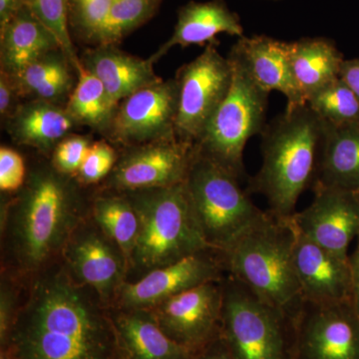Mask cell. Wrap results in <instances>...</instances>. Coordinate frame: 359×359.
<instances>
[{
    "mask_svg": "<svg viewBox=\"0 0 359 359\" xmlns=\"http://www.w3.org/2000/svg\"><path fill=\"white\" fill-rule=\"evenodd\" d=\"M193 359H235L229 351L223 339L221 337L209 346H205L203 351L196 354Z\"/></svg>",
    "mask_w": 359,
    "mask_h": 359,
    "instance_id": "obj_39",
    "label": "cell"
},
{
    "mask_svg": "<svg viewBox=\"0 0 359 359\" xmlns=\"http://www.w3.org/2000/svg\"><path fill=\"white\" fill-rule=\"evenodd\" d=\"M73 71L62 50L45 54L14 76L21 97L57 104L67 102L74 88Z\"/></svg>",
    "mask_w": 359,
    "mask_h": 359,
    "instance_id": "obj_26",
    "label": "cell"
},
{
    "mask_svg": "<svg viewBox=\"0 0 359 359\" xmlns=\"http://www.w3.org/2000/svg\"><path fill=\"white\" fill-rule=\"evenodd\" d=\"M0 359H118L110 309L61 259L25 282Z\"/></svg>",
    "mask_w": 359,
    "mask_h": 359,
    "instance_id": "obj_1",
    "label": "cell"
},
{
    "mask_svg": "<svg viewBox=\"0 0 359 359\" xmlns=\"http://www.w3.org/2000/svg\"><path fill=\"white\" fill-rule=\"evenodd\" d=\"M289 55L295 85L306 103L320 90L339 79L346 60L334 42L325 37L289 42Z\"/></svg>",
    "mask_w": 359,
    "mask_h": 359,
    "instance_id": "obj_25",
    "label": "cell"
},
{
    "mask_svg": "<svg viewBox=\"0 0 359 359\" xmlns=\"http://www.w3.org/2000/svg\"><path fill=\"white\" fill-rule=\"evenodd\" d=\"M20 94L14 78L8 73L0 72V115L4 120L8 119L20 104L18 103Z\"/></svg>",
    "mask_w": 359,
    "mask_h": 359,
    "instance_id": "obj_37",
    "label": "cell"
},
{
    "mask_svg": "<svg viewBox=\"0 0 359 359\" xmlns=\"http://www.w3.org/2000/svg\"><path fill=\"white\" fill-rule=\"evenodd\" d=\"M117 152L106 141H98L90 146L88 153L75 179L81 186L100 183L109 176L118 161Z\"/></svg>",
    "mask_w": 359,
    "mask_h": 359,
    "instance_id": "obj_33",
    "label": "cell"
},
{
    "mask_svg": "<svg viewBox=\"0 0 359 359\" xmlns=\"http://www.w3.org/2000/svg\"><path fill=\"white\" fill-rule=\"evenodd\" d=\"M356 240H358V244L353 256H349V263H351V278H353V302L354 308L359 314V235Z\"/></svg>",
    "mask_w": 359,
    "mask_h": 359,
    "instance_id": "obj_40",
    "label": "cell"
},
{
    "mask_svg": "<svg viewBox=\"0 0 359 359\" xmlns=\"http://www.w3.org/2000/svg\"><path fill=\"white\" fill-rule=\"evenodd\" d=\"M195 153V144L178 138L127 147L103 188L127 193L185 183Z\"/></svg>",
    "mask_w": 359,
    "mask_h": 359,
    "instance_id": "obj_11",
    "label": "cell"
},
{
    "mask_svg": "<svg viewBox=\"0 0 359 359\" xmlns=\"http://www.w3.org/2000/svg\"><path fill=\"white\" fill-rule=\"evenodd\" d=\"M80 60L85 69L100 80L115 106L135 92L162 80L156 74L150 58L131 55L116 45H97Z\"/></svg>",
    "mask_w": 359,
    "mask_h": 359,
    "instance_id": "obj_20",
    "label": "cell"
},
{
    "mask_svg": "<svg viewBox=\"0 0 359 359\" xmlns=\"http://www.w3.org/2000/svg\"><path fill=\"white\" fill-rule=\"evenodd\" d=\"M91 144L86 137L78 135L65 137L52 152V166L60 173L75 177Z\"/></svg>",
    "mask_w": 359,
    "mask_h": 359,
    "instance_id": "obj_35",
    "label": "cell"
},
{
    "mask_svg": "<svg viewBox=\"0 0 359 359\" xmlns=\"http://www.w3.org/2000/svg\"><path fill=\"white\" fill-rule=\"evenodd\" d=\"M295 238L292 218H278L264 211L222 252L228 275L294 320L304 304L294 264Z\"/></svg>",
    "mask_w": 359,
    "mask_h": 359,
    "instance_id": "obj_4",
    "label": "cell"
},
{
    "mask_svg": "<svg viewBox=\"0 0 359 359\" xmlns=\"http://www.w3.org/2000/svg\"><path fill=\"white\" fill-rule=\"evenodd\" d=\"M294 264L304 302L332 304L353 301L349 259L337 256L297 230Z\"/></svg>",
    "mask_w": 359,
    "mask_h": 359,
    "instance_id": "obj_17",
    "label": "cell"
},
{
    "mask_svg": "<svg viewBox=\"0 0 359 359\" xmlns=\"http://www.w3.org/2000/svg\"><path fill=\"white\" fill-rule=\"evenodd\" d=\"M25 6L26 0H0V28H4Z\"/></svg>",
    "mask_w": 359,
    "mask_h": 359,
    "instance_id": "obj_41",
    "label": "cell"
},
{
    "mask_svg": "<svg viewBox=\"0 0 359 359\" xmlns=\"http://www.w3.org/2000/svg\"><path fill=\"white\" fill-rule=\"evenodd\" d=\"M26 6L56 37L61 50L77 73L82 65L71 37L69 0H26Z\"/></svg>",
    "mask_w": 359,
    "mask_h": 359,
    "instance_id": "obj_31",
    "label": "cell"
},
{
    "mask_svg": "<svg viewBox=\"0 0 359 359\" xmlns=\"http://www.w3.org/2000/svg\"><path fill=\"white\" fill-rule=\"evenodd\" d=\"M175 79L178 87L177 138L196 144L230 90L233 66L212 42L197 58L182 66Z\"/></svg>",
    "mask_w": 359,
    "mask_h": 359,
    "instance_id": "obj_9",
    "label": "cell"
},
{
    "mask_svg": "<svg viewBox=\"0 0 359 359\" xmlns=\"http://www.w3.org/2000/svg\"><path fill=\"white\" fill-rule=\"evenodd\" d=\"M26 167L25 160L13 149L0 148V190L2 193L18 192L25 185Z\"/></svg>",
    "mask_w": 359,
    "mask_h": 359,
    "instance_id": "obj_36",
    "label": "cell"
},
{
    "mask_svg": "<svg viewBox=\"0 0 359 359\" xmlns=\"http://www.w3.org/2000/svg\"><path fill=\"white\" fill-rule=\"evenodd\" d=\"M229 56L244 68L259 88L269 94L278 91L285 96L287 107L306 104L292 76L289 42L266 35L242 36L233 45Z\"/></svg>",
    "mask_w": 359,
    "mask_h": 359,
    "instance_id": "obj_18",
    "label": "cell"
},
{
    "mask_svg": "<svg viewBox=\"0 0 359 359\" xmlns=\"http://www.w3.org/2000/svg\"><path fill=\"white\" fill-rule=\"evenodd\" d=\"M228 57L233 66L230 90L195 147L199 154L242 180L245 177V145L255 135L263 133L269 94L250 79L235 59Z\"/></svg>",
    "mask_w": 359,
    "mask_h": 359,
    "instance_id": "obj_8",
    "label": "cell"
},
{
    "mask_svg": "<svg viewBox=\"0 0 359 359\" xmlns=\"http://www.w3.org/2000/svg\"><path fill=\"white\" fill-rule=\"evenodd\" d=\"M6 130L18 145L48 153L72 131L76 122L65 106L32 99L6 120Z\"/></svg>",
    "mask_w": 359,
    "mask_h": 359,
    "instance_id": "obj_22",
    "label": "cell"
},
{
    "mask_svg": "<svg viewBox=\"0 0 359 359\" xmlns=\"http://www.w3.org/2000/svg\"><path fill=\"white\" fill-rule=\"evenodd\" d=\"M176 79L142 88L119 103L109 129L111 140L125 147L177 138Z\"/></svg>",
    "mask_w": 359,
    "mask_h": 359,
    "instance_id": "obj_13",
    "label": "cell"
},
{
    "mask_svg": "<svg viewBox=\"0 0 359 359\" xmlns=\"http://www.w3.org/2000/svg\"><path fill=\"white\" fill-rule=\"evenodd\" d=\"M223 280L209 282L149 309L170 337L194 353L221 337Z\"/></svg>",
    "mask_w": 359,
    "mask_h": 359,
    "instance_id": "obj_15",
    "label": "cell"
},
{
    "mask_svg": "<svg viewBox=\"0 0 359 359\" xmlns=\"http://www.w3.org/2000/svg\"><path fill=\"white\" fill-rule=\"evenodd\" d=\"M1 71L14 77L33 61L59 50L57 39L32 13L23 6L0 28Z\"/></svg>",
    "mask_w": 359,
    "mask_h": 359,
    "instance_id": "obj_23",
    "label": "cell"
},
{
    "mask_svg": "<svg viewBox=\"0 0 359 359\" xmlns=\"http://www.w3.org/2000/svg\"><path fill=\"white\" fill-rule=\"evenodd\" d=\"M114 0H69L70 30L94 42L107 20Z\"/></svg>",
    "mask_w": 359,
    "mask_h": 359,
    "instance_id": "obj_32",
    "label": "cell"
},
{
    "mask_svg": "<svg viewBox=\"0 0 359 359\" xmlns=\"http://www.w3.org/2000/svg\"><path fill=\"white\" fill-rule=\"evenodd\" d=\"M163 0H114L94 43L116 45L157 13Z\"/></svg>",
    "mask_w": 359,
    "mask_h": 359,
    "instance_id": "obj_29",
    "label": "cell"
},
{
    "mask_svg": "<svg viewBox=\"0 0 359 359\" xmlns=\"http://www.w3.org/2000/svg\"><path fill=\"white\" fill-rule=\"evenodd\" d=\"M294 327L295 359H359V314L353 301L304 302Z\"/></svg>",
    "mask_w": 359,
    "mask_h": 359,
    "instance_id": "obj_12",
    "label": "cell"
},
{
    "mask_svg": "<svg viewBox=\"0 0 359 359\" xmlns=\"http://www.w3.org/2000/svg\"><path fill=\"white\" fill-rule=\"evenodd\" d=\"M110 313L118 359H193L197 354L170 339L149 309H110Z\"/></svg>",
    "mask_w": 359,
    "mask_h": 359,
    "instance_id": "obj_19",
    "label": "cell"
},
{
    "mask_svg": "<svg viewBox=\"0 0 359 359\" xmlns=\"http://www.w3.org/2000/svg\"><path fill=\"white\" fill-rule=\"evenodd\" d=\"M311 204L297 212L292 223L304 237L349 259L351 243L359 235V195L334 188H316Z\"/></svg>",
    "mask_w": 359,
    "mask_h": 359,
    "instance_id": "obj_16",
    "label": "cell"
},
{
    "mask_svg": "<svg viewBox=\"0 0 359 359\" xmlns=\"http://www.w3.org/2000/svg\"><path fill=\"white\" fill-rule=\"evenodd\" d=\"M228 275L221 250L209 249L153 269L132 282H125L116 295V309H150L158 304L209 282H218Z\"/></svg>",
    "mask_w": 359,
    "mask_h": 359,
    "instance_id": "obj_14",
    "label": "cell"
},
{
    "mask_svg": "<svg viewBox=\"0 0 359 359\" xmlns=\"http://www.w3.org/2000/svg\"><path fill=\"white\" fill-rule=\"evenodd\" d=\"M89 214L75 177L60 173L51 162L33 167L22 188L1 207L4 269L25 282L59 261Z\"/></svg>",
    "mask_w": 359,
    "mask_h": 359,
    "instance_id": "obj_2",
    "label": "cell"
},
{
    "mask_svg": "<svg viewBox=\"0 0 359 359\" xmlns=\"http://www.w3.org/2000/svg\"><path fill=\"white\" fill-rule=\"evenodd\" d=\"M185 187L201 231L212 249L224 252L264 215L236 175L197 150Z\"/></svg>",
    "mask_w": 359,
    "mask_h": 359,
    "instance_id": "obj_6",
    "label": "cell"
},
{
    "mask_svg": "<svg viewBox=\"0 0 359 359\" xmlns=\"http://www.w3.org/2000/svg\"><path fill=\"white\" fill-rule=\"evenodd\" d=\"M316 188L359 193V124L332 126L325 123V136Z\"/></svg>",
    "mask_w": 359,
    "mask_h": 359,
    "instance_id": "obj_24",
    "label": "cell"
},
{
    "mask_svg": "<svg viewBox=\"0 0 359 359\" xmlns=\"http://www.w3.org/2000/svg\"><path fill=\"white\" fill-rule=\"evenodd\" d=\"M121 194L128 198L140 219L126 282L212 249L194 214L185 183Z\"/></svg>",
    "mask_w": 359,
    "mask_h": 359,
    "instance_id": "obj_5",
    "label": "cell"
},
{
    "mask_svg": "<svg viewBox=\"0 0 359 359\" xmlns=\"http://www.w3.org/2000/svg\"><path fill=\"white\" fill-rule=\"evenodd\" d=\"M294 320L235 278H223L221 337L235 359H295Z\"/></svg>",
    "mask_w": 359,
    "mask_h": 359,
    "instance_id": "obj_7",
    "label": "cell"
},
{
    "mask_svg": "<svg viewBox=\"0 0 359 359\" xmlns=\"http://www.w3.org/2000/svg\"><path fill=\"white\" fill-rule=\"evenodd\" d=\"M306 104L325 124H359V99L340 77L311 96Z\"/></svg>",
    "mask_w": 359,
    "mask_h": 359,
    "instance_id": "obj_30",
    "label": "cell"
},
{
    "mask_svg": "<svg viewBox=\"0 0 359 359\" xmlns=\"http://www.w3.org/2000/svg\"><path fill=\"white\" fill-rule=\"evenodd\" d=\"M77 81L65 108L77 125L106 133L117 106L113 104L100 80L83 66L77 71Z\"/></svg>",
    "mask_w": 359,
    "mask_h": 359,
    "instance_id": "obj_28",
    "label": "cell"
},
{
    "mask_svg": "<svg viewBox=\"0 0 359 359\" xmlns=\"http://www.w3.org/2000/svg\"><path fill=\"white\" fill-rule=\"evenodd\" d=\"M90 215L121 249L129 269L130 259L140 233V219L128 198L121 193L101 194L92 201Z\"/></svg>",
    "mask_w": 359,
    "mask_h": 359,
    "instance_id": "obj_27",
    "label": "cell"
},
{
    "mask_svg": "<svg viewBox=\"0 0 359 359\" xmlns=\"http://www.w3.org/2000/svg\"><path fill=\"white\" fill-rule=\"evenodd\" d=\"M358 195H359V193H358Z\"/></svg>",
    "mask_w": 359,
    "mask_h": 359,
    "instance_id": "obj_42",
    "label": "cell"
},
{
    "mask_svg": "<svg viewBox=\"0 0 359 359\" xmlns=\"http://www.w3.org/2000/svg\"><path fill=\"white\" fill-rule=\"evenodd\" d=\"M261 135L263 164L250 180V193L264 196L278 218H292L299 197L316 183L325 123L304 104L287 107Z\"/></svg>",
    "mask_w": 359,
    "mask_h": 359,
    "instance_id": "obj_3",
    "label": "cell"
},
{
    "mask_svg": "<svg viewBox=\"0 0 359 359\" xmlns=\"http://www.w3.org/2000/svg\"><path fill=\"white\" fill-rule=\"evenodd\" d=\"M221 33L238 39L244 36L240 18L224 0L188 2L179 9L173 34L151 56L150 60L155 65L175 46H207L216 41L217 35Z\"/></svg>",
    "mask_w": 359,
    "mask_h": 359,
    "instance_id": "obj_21",
    "label": "cell"
},
{
    "mask_svg": "<svg viewBox=\"0 0 359 359\" xmlns=\"http://www.w3.org/2000/svg\"><path fill=\"white\" fill-rule=\"evenodd\" d=\"M340 78L359 99V57L344 61Z\"/></svg>",
    "mask_w": 359,
    "mask_h": 359,
    "instance_id": "obj_38",
    "label": "cell"
},
{
    "mask_svg": "<svg viewBox=\"0 0 359 359\" xmlns=\"http://www.w3.org/2000/svg\"><path fill=\"white\" fill-rule=\"evenodd\" d=\"M76 282L93 290L108 308L127 280L128 264L121 249L88 215L78 224L60 257Z\"/></svg>",
    "mask_w": 359,
    "mask_h": 359,
    "instance_id": "obj_10",
    "label": "cell"
},
{
    "mask_svg": "<svg viewBox=\"0 0 359 359\" xmlns=\"http://www.w3.org/2000/svg\"><path fill=\"white\" fill-rule=\"evenodd\" d=\"M23 280L6 269L1 271L0 283V351L6 346L21 301Z\"/></svg>",
    "mask_w": 359,
    "mask_h": 359,
    "instance_id": "obj_34",
    "label": "cell"
}]
</instances>
